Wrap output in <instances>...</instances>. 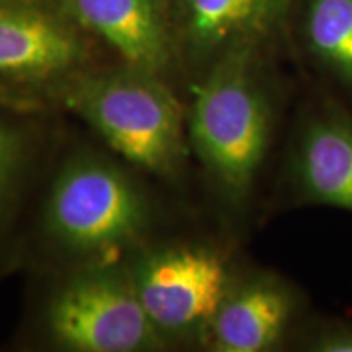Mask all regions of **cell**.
Returning <instances> with one entry per match:
<instances>
[{"instance_id": "4fadbf2b", "label": "cell", "mask_w": 352, "mask_h": 352, "mask_svg": "<svg viewBox=\"0 0 352 352\" xmlns=\"http://www.w3.org/2000/svg\"><path fill=\"white\" fill-rule=\"evenodd\" d=\"M290 346L305 352H352V320L308 315Z\"/></svg>"}, {"instance_id": "3957f363", "label": "cell", "mask_w": 352, "mask_h": 352, "mask_svg": "<svg viewBox=\"0 0 352 352\" xmlns=\"http://www.w3.org/2000/svg\"><path fill=\"white\" fill-rule=\"evenodd\" d=\"M63 85L67 108L122 160L160 176L183 164L189 148L186 111L162 77L126 65L76 74Z\"/></svg>"}, {"instance_id": "277c9868", "label": "cell", "mask_w": 352, "mask_h": 352, "mask_svg": "<svg viewBox=\"0 0 352 352\" xmlns=\"http://www.w3.org/2000/svg\"><path fill=\"white\" fill-rule=\"evenodd\" d=\"M39 328L70 352H140L165 346L135 294L127 266L90 263L60 280L39 311Z\"/></svg>"}, {"instance_id": "8fae6325", "label": "cell", "mask_w": 352, "mask_h": 352, "mask_svg": "<svg viewBox=\"0 0 352 352\" xmlns=\"http://www.w3.org/2000/svg\"><path fill=\"white\" fill-rule=\"evenodd\" d=\"M287 52L308 82L352 108V0H294Z\"/></svg>"}, {"instance_id": "7a4b0ae2", "label": "cell", "mask_w": 352, "mask_h": 352, "mask_svg": "<svg viewBox=\"0 0 352 352\" xmlns=\"http://www.w3.org/2000/svg\"><path fill=\"white\" fill-rule=\"evenodd\" d=\"M147 196L121 165L98 153L69 158L52 179L41 226L60 252L90 263H120L151 227Z\"/></svg>"}, {"instance_id": "9c48e42d", "label": "cell", "mask_w": 352, "mask_h": 352, "mask_svg": "<svg viewBox=\"0 0 352 352\" xmlns=\"http://www.w3.org/2000/svg\"><path fill=\"white\" fill-rule=\"evenodd\" d=\"M294 0H175L182 46L197 74L241 51H287Z\"/></svg>"}, {"instance_id": "7c38bea8", "label": "cell", "mask_w": 352, "mask_h": 352, "mask_svg": "<svg viewBox=\"0 0 352 352\" xmlns=\"http://www.w3.org/2000/svg\"><path fill=\"white\" fill-rule=\"evenodd\" d=\"M34 151V135L20 108L0 103V245L23 195Z\"/></svg>"}, {"instance_id": "ba28073f", "label": "cell", "mask_w": 352, "mask_h": 352, "mask_svg": "<svg viewBox=\"0 0 352 352\" xmlns=\"http://www.w3.org/2000/svg\"><path fill=\"white\" fill-rule=\"evenodd\" d=\"M308 318L305 294L274 271L236 272L201 338L214 352H271L292 344Z\"/></svg>"}, {"instance_id": "5b68a950", "label": "cell", "mask_w": 352, "mask_h": 352, "mask_svg": "<svg viewBox=\"0 0 352 352\" xmlns=\"http://www.w3.org/2000/svg\"><path fill=\"white\" fill-rule=\"evenodd\" d=\"M127 270L145 315L165 342L201 341L239 272L228 252L208 243L147 250Z\"/></svg>"}, {"instance_id": "30bf717a", "label": "cell", "mask_w": 352, "mask_h": 352, "mask_svg": "<svg viewBox=\"0 0 352 352\" xmlns=\"http://www.w3.org/2000/svg\"><path fill=\"white\" fill-rule=\"evenodd\" d=\"M78 30L95 34L131 69L164 77L175 38L162 0H54Z\"/></svg>"}, {"instance_id": "52a82bcc", "label": "cell", "mask_w": 352, "mask_h": 352, "mask_svg": "<svg viewBox=\"0 0 352 352\" xmlns=\"http://www.w3.org/2000/svg\"><path fill=\"white\" fill-rule=\"evenodd\" d=\"M85 57L78 28L36 0H0V103L20 108L46 82L76 76Z\"/></svg>"}, {"instance_id": "8992f818", "label": "cell", "mask_w": 352, "mask_h": 352, "mask_svg": "<svg viewBox=\"0 0 352 352\" xmlns=\"http://www.w3.org/2000/svg\"><path fill=\"white\" fill-rule=\"evenodd\" d=\"M287 202L352 214V108L308 82L283 166Z\"/></svg>"}, {"instance_id": "6da1fadb", "label": "cell", "mask_w": 352, "mask_h": 352, "mask_svg": "<svg viewBox=\"0 0 352 352\" xmlns=\"http://www.w3.org/2000/svg\"><path fill=\"white\" fill-rule=\"evenodd\" d=\"M277 52L223 56L192 83L188 145L220 204L239 217L252 206L283 118L285 87Z\"/></svg>"}]
</instances>
